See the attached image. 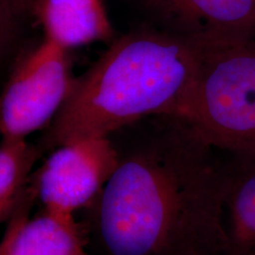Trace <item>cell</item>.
Returning <instances> with one entry per match:
<instances>
[{
    "instance_id": "13",
    "label": "cell",
    "mask_w": 255,
    "mask_h": 255,
    "mask_svg": "<svg viewBox=\"0 0 255 255\" xmlns=\"http://www.w3.org/2000/svg\"><path fill=\"white\" fill-rule=\"evenodd\" d=\"M87 255H89V254H87Z\"/></svg>"
},
{
    "instance_id": "10",
    "label": "cell",
    "mask_w": 255,
    "mask_h": 255,
    "mask_svg": "<svg viewBox=\"0 0 255 255\" xmlns=\"http://www.w3.org/2000/svg\"><path fill=\"white\" fill-rule=\"evenodd\" d=\"M26 139H2L0 144V223L9 221L32 178V169L41 154Z\"/></svg>"
},
{
    "instance_id": "1",
    "label": "cell",
    "mask_w": 255,
    "mask_h": 255,
    "mask_svg": "<svg viewBox=\"0 0 255 255\" xmlns=\"http://www.w3.org/2000/svg\"><path fill=\"white\" fill-rule=\"evenodd\" d=\"M114 174L89 207L103 255H226L229 162L181 117L111 133Z\"/></svg>"
},
{
    "instance_id": "3",
    "label": "cell",
    "mask_w": 255,
    "mask_h": 255,
    "mask_svg": "<svg viewBox=\"0 0 255 255\" xmlns=\"http://www.w3.org/2000/svg\"><path fill=\"white\" fill-rule=\"evenodd\" d=\"M232 155H255V39L210 40L178 116Z\"/></svg>"
},
{
    "instance_id": "9",
    "label": "cell",
    "mask_w": 255,
    "mask_h": 255,
    "mask_svg": "<svg viewBox=\"0 0 255 255\" xmlns=\"http://www.w3.org/2000/svg\"><path fill=\"white\" fill-rule=\"evenodd\" d=\"M226 200V255H255V155H233Z\"/></svg>"
},
{
    "instance_id": "8",
    "label": "cell",
    "mask_w": 255,
    "mask_h": 255,
    "mask_svg": "<svg viewBox=\"0 0 255 255\" xmlns=\"http://www.w3.org/2000/svg\"><path fill=\"white\" fill-rule=\"evenodd\" d=\"M34 11L45 32L44 38L66 51L113 37V25L102 0H38Z\"/></svg>"
},
{
    "instance_id": "2",
    "label": "cell",
    "mask_w": 255,
    "mask_h": 255,
    "mask_svg": "<svg viewBox=\"0 0 255 255\" xmlns=\"http://www.w3.org/2000/svg\"><path fill=\"white\" fill-rule=\"evenodd\" d=\"M213 39L139 31L110 45L75 84L38 146L41 151L83 137L110 136L157 115L178 116Z\"/></svg>"
},
{
    "instance_id": "5",
    "label": "cell",
    "mask_w": 255,
    "mask_h": 255,
    "mask_svg": "<svg viewBox=\"0 0 255 255\" xmlns=\"http://www.w3.org/2000/svg\"><path fill=\"white\" fill-rule=\"evenodd\" d=\"M117 162L110 136L83 137L52 149L32 183L44 208L75 215L97 200Z\"/></svg>"
},
{
    "instance_id": "4",
    "label": "cell",
    "mask_w": 255,
    "mask_h": 255,
    "mask_svg": "<svg viewBox=\"0 0 255 255\" xmlns=\"http://www.w3.org/2000/svg\"><path fill=\"white\" fill-rule=\"evenodd\" d=\"M69 51L44 38L17 60L0 94L2 139H26L47 128L75 84Z\"/></svg>"
},
{
    "instance_id": "11",
    "label": "cell",
    "mask_w": 255,
    "mask_h": 255,
    "mask_svg": "<svg viewBox=\"0 0 255 255\" xmlns=\"http://www.w3.org/2000/svg\"><path fill=\"white\" fill-rule=\"evenodd\" d=\"M19 15L11 0H0V59L8 52L17 38Z\"/></svg>"
},
{
    "instance_id": "7",
    "label": "cell",
    "mask_w": 255,
    "mask_h": 255,
    "mask_svg": "<svg viewBox=\"0 0 255 255\" xmlns=\"http://www.w3.org/2000/svg\"><path fill=\"white\" fill-rule=\"evenodd\" d=\"M36 196L33 183L28 184L0 242V255H87V241L75 215L44 208L28 218Z\"/></svg>"
},
{
    "instance_id": "12",
    "label": "cell",
    "mask_w": 255,
    "mask_h": 255,
    "mask_svg": "<svg viewBox=\"0 0 255 255\" xmlns=\"http://www.w3.org/2000/svg\"><path fill=\"white\" fill-rule=\"evenodd\" d=\"M19 14H25L33 12L36 9L38 0H11Z\"/></svg>"
},
{
    "instance_id": "6",
    "label": "cell",
    "mask_w": 255,
    "mask_h": 255,
    "mask_svg": "<svg viewBox=\"0 0 255 255\" xmlns=\"http://www.w3.org/2000/svg\"><path fill=\"white\" fill-rule=\"evenodd\" d=\"M167 31L214 40L255 39V0H146Z\"/></svg>"
}]
</instances>
